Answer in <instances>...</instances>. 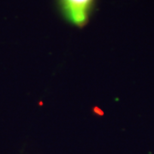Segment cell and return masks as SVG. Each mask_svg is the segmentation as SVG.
Instances as JSON below:
<instances>
[{
    "mask_svg": "<svg viewBox=\"0 0 154 154\" xmlns=\"http://www.w3.org/2000/svg\"><path fill=\"white\" fill-rule=\"evenodd\" d=\"M63 18L76 28H83L89 22L97 0H56Z\"/></svg>",
    "mask_w": 154,
    "mask_h": 154,
    "instance_id": "cell-1",
    "label": "cell"
}]
</instances>
